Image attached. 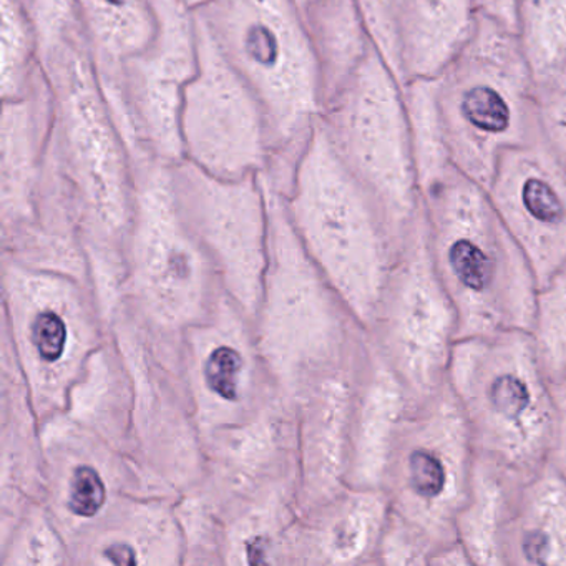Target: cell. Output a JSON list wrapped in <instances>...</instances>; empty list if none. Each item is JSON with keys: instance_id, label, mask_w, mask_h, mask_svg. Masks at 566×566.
I'll use <instances>...</instances> for the list:
<instances>
[{"instance_id": "6da1fadb", "label": "cell", "mask_w": 566, "mask_h": 566, "mask_svg": "<svg viewBox=\"0 0 566 566\" xmlns=\"http://www.w3.org/2000/svg\"><path fill=\"white\" fill-rule=\"evenodd\" d=\"M55 114L31 233L81 238L87 261L125 264L134 161L102 91L84 34L41 55Z\"/></svg>"}, {"instance_id": "7a4b0ae2", "label": "cell", "mask_w": 566, "mask_h": 566, "mask_svg": "<svg viewBox=\"0 0 566 566\" xmlns=\"http://www.w3.org/2000/svg\"><path fill=\"white\" fill-rule=\"evenodd\" d=\"M427 244L459 317V339L532 329L538 277L486 188L455 165L420 187Z\"/></svg>"}, {"instance_id": "3957f363", "label": "cell", "mask_w": 566, "mask_h": 566, "mask_svg": "<svg viewBox=\"0 0 566 566\" xmlns=\"http://www.w3.org/2000/svg\"><path fill=\"white\" fill-rule=\"evenodd\" d=\"M253 88L270 130L264 180L286 195L321 114L319 67L296 0H208L195 12Z\"/></svg>"}, {"instance_id": "277c9868", "label": "cell", "mask_w": 566, "mask_h": 566, "mask_svg": "<svg viewBox=\"0 0 566 566\" xmlns=\"http://www.w3.org/2000/svg\"><path fill=\"white\" fill-rule=\"evenodd\" d=\"M266 190L270 266L253 327L268 373L281 396L293 402L314 377L356 360L369 336L307 256L283 195L268 184Z\"/></svg>"}, {"instance_id": "5b68a950", "label": "cell", "mask_w": 566, "mask_h": 566, "mask_svg": "<svg viewBox=\"0 0 566 566\" xmlns=\"http://www.w3.org/2000/svg\"><path fill=\"white\" fill-rule=\"evenodd\" d=\"M283 197L307 256L367 329L400 247L319 122Z\"/></svg>"}, {"instance_id": "8992f818", "label": "cell", "mask_w": 566, "mask_h": 566, "mask_svg": "<svg viewBox=\"0 0 566 566\" xmlns=\"http://www.w3.org/2000/svg\"><path fill=\"white\" fill-rule=\"evenodd\" d=\"M447 382L476 457L520 480L552 460L555 403L528 331L457 340Z\"/></svg>"}, {"instance_id": "52a82bcc", "label": "cell", "mask_w": 566, "mask_h": 566, "mask_svg": "<svg viewBox=\"0 0 566 566\" xmlns=\"http://www.w3.org/2000/svg\"><path fill=\"white\" fill-rule=\"evenodd\" d=\"M432 81L450 160L489 187L500 157L536 135L535 78L518 38L480 15L465 48Z\"/></svg>"}, {"instance_id": "ba28073f", "label": "cell", "mask_w": 566, "mask_h": 566, "mask_svg": "<svg viewBox=\"0 0 566 566\" xmlns=\"http://www.w3.org/2000/svg\"><path fill=\"white\" fill-rule=\"evenodd\" d=\"M2 339L12 347L41 423L65 413L72 390L107 340L91 281L2 254Z\"/></svg>"}, {"instance_id": "9c48e42d", "label": "cell", "mask_w": 566, "mask_h": 566, "mask_svg": "<svg viewBox=\"0 0 566 566\" xmlns=\"http://www.w3.org/2000/svg\"><path fill=\"white\" fill-rule=\"evenodd\" d=\"M170 165L134 161V221L125 244V303L168 340L207 319L221 294L213 264L178 211Z\"/></svg>"}, {"instance_id": "30bf717a", "label": "cell", "mask_w": 566, "mask_h": 566, "mask_svg": "<svg viewBox=\"0 0 566 566\" xmlns=\"http://www.w3.org/2000/svg\"><path fill=\"white\" fill-rule=\"evenodd\" d=\"M317 122L402 250L422 218V190L403 87L376 48L324 102Z\"/></svg>"}, {"instance_id": "8fae6325", "label": "cell", "mask_w": 566, "mask_h": 566, "mask_svg": "<svg viewBox=\"0 0 566 566\" xmlns=\"http://www.w3.org/2000/svg\"><path fill=\"white\" fill-rule=\"evenodd\" d=\"M105 323L130 387L132 459L171 495L197 489L207 459L181 377L180 340L147 329L125 297Z\"/></svg>"}, {"instance_id": "7c38bea8", "label": "cell", "mask_w": 566, "mask_h": 566, "mask_svg": "<svg viewBox=\"0 0 566 566\" xmlns=\"http://www.w3.org/2000/svg\"><path fill=\"white\" fill-rule=\"evenodd\" d=\"M473 465L472 437L447 382L407 410L382 482L392 512L419 528L433 552L459 539L457 516L469 496Z\"/></svg>"}, {"instance_id": "4fadbf2b", "label": "cell", "mask_w": 566, "mask_h": 566, "mask_svg": "<svg viewBox=\"0 0 566 566\" xmlns=\"http://www.w3.org/2000/svg\"><path fill=\"white\" fill-rule=\"evenodd\" d=\"M367 336L402 384L410 406L446 386L459 317L433 266L423 211L397 254Z\"/></svg>"}, {"instance_id": "5bb4252c", "label": "cell", "mask_w": 566, "mask_h": 566, "mask_svg": "<svg viewBox=\"0 0 566 566\" xmlns=\"http://www.w3.org/2000/svg\"><path fill=\"white\" fill-rule=\"evenodd\" d=\"M154 39L101 85L132 161L175 165L185 158V91L200 67L197 15L181 0H154Z\"/></svg>"}, {"instance_id": "9a60e30c", "label": "cell", "mask_w": 566, "mask_h": 566, "mask_svg": "<svg viewBox=\"0 0 566 566\" xmlns=\"http://www.w3.org/2000/svg\"><path fill=\"white\" fill-rule=\"evenodd\" d=\"M178 211L221 290L254 323L270 266V200L261 175L227 180L187 158L168 168Z\"/></svg>"}, {"instance_id": "2e32d148", "label": "cell", "mask_w": 566, "mask_h": 566, "mask_svg": "<svg viewBox=\"0 0 566 566\" xmlns=\"http://www.w3.org/2000/svg\"><path fill=\"white\" fill-rule=\"evenodd\" d=\"M180 370L201 439L248 422L283 397L258 349L253 321L224 291L207 319L181 336Z\"/></svg>"}, {"instance_id": "e0dca14e", "label": "cell", "mask_w": 566, "mask_h": 566, "mask_svg": "<svg viewBox=\"0 0 566 566\" xmlns=\"http://www.w3.org/2000/svg\"><path fill=\"white\" fill-rule=\"evenodd\" d=\"M197 25L200 67L185 91L180 117L185 158L227 180L266 174L270 130L263 105L198 18Z\"/></svg>"}, {"instance_id": "ac0fdd59", "label": "cell", "mask_w": 566, "mask_h": 566, "mask_svg": "<svg viewBox=\"0 0 566 566\" xmlns=\"http://www.w3.org/2000/svg\"><path fill=\"white\" fill-rule=\"evenodd\" d=\"M45 509L74 548L125 495L178 496L158 485L127 453L62 413L42 423ZM74 565V563H72Z\"/></svg>"}, {"instance_id": "d6986e66", "label": "cell", "mask_w": 566, "mask_h": 566, "mask_svg": "<svg viewBox=\"0 0 566 566\" xmlns=\"http://www.w3.org/2000/svg\"><path fill=\"white\" fill-rule=\"evenodd\" d=\"M486 193L542 286L566 264V170L538 132L500 157Z\"/></svg>"}, {"instance_id": "ffe728a7", "label": "cell", "mask_w": 566, "mask_h": 566, "mask_svg": "<svg viewBox=\"0 0 566 566\" xmlns=\"http://www.w3.org/2000/svg\"><path fill=\"white\" fill-rule=\"evenodd\" d=\"M369 346L353 363L314 377L291 402L296 419L301 515L347 485L354 394Z\"/></svg>"}, {"instance_id": "44dd1931", "label": "cell", "mask_w": 566, "mask_h": 566, "mask_svg": "<svg viewBox=\"0 0 566 566\" xmlns=\"http://www.w3.org/2000/svg\"><path fill=\"white\" fill-rule=\"evenodd\" d=\"M207 479L218 500L237 499L277 483H297L296 419L280 397L248 422L203 439Z\"/></svg>"}, {"instance_id": "7402d4cb", "label": "cell", "mask_w": 566, "mask_h": 566, "mask_svg": "<svg viewBox=\"0 0 566 566\" xmlns=\"http://www.w3.org/2000/svg\"><path fill=\"white\" fill-rule=\"evenodd\" d=\"M54 94L44 67L28 91L2 101L0 120V217L2 247L31 233L54 127Z\"/></svg>"}, {"instance_id": "603a6c76", "label": "cell", "mask_w": 566, "mask_h": 566, "mask_svg": "<svg viewBox=\"0 0 566 566\" xmlns=\"http://www.w3.org/2000/svg\"><path fill=\"white\" fill-rule=\"evenodd\" d=\"M177 499L125 495L72 548L74 565H184Z\"/></svg>"}, {"instance_id": "cb8c5ba5", "label": "cell", "mask_w": 566, "mask_h": 566, "mask_svg": "<svg viewBox=\"0 0 566 566\" xmlns=\"http://www.w3.org/2000/svg\"><path fill=\"white\" fill-rule=\"evenodd\" d=\"M389 513L386 490L344 486L301 515L294 565L376 566Z\"/></svg>"}, {"instance_id": "d4e9b609", "label": "cell", "mask_w": 566, "mask_h": 566, "mask_svg": "<svg viewBox=\"0 0 566 566\" xmlns=\"http://www.w3.org/2000/svg\"><path fill=\"white\" fill-rule=\"evenodd\" d=\"M44 490L42 423L12 347L2 339V533L42 503Z\"/></svg>"}, {"instance_id": "484cf974", "label": "cell", "mask_w": 566, "mask_h": 566, "mask_svg": "<svg viewBox=\"0 0 566 566\" xmlns=\"http://www.w3.org/2000/svg\"><path fill=\"white\" fill-rule=\"evenodd\" d=\"M409 407L402 384L370 344L354 394L347 485L382 489L390 447Z\"/></svg>"}, {"instance_id": "4316f807", "label": "cell", "mask_w": 566, "mask_h": 566, "mask_svg": "<svg viewBox=\"0 0 566 566\" xmlns=\"http://www.w3.org/2000/svg\"><path fill=\"white\" fill-rule=\"evenodd\" d=\"M502 549L505 566H566V473L552 460L516 489Z\"/></svg>"}, {"instance_id": "83f0119b", "label": "cell", "mask_w": 566, "mask_h": 566, "mask_svg": "<svg viewBox=\"0 0 566 566\" xmlns=\"http://www.w3.org/2000/svg\"><path fill=\"white\" fill-rule=\"evenodd\" d=\"M475 0H399L400 84L436 78L479 24Z\"/></svg>"}, {"instance_id": "f1b7e54d", "label": "cell", "mask_w": 566, "mask_h": 566, "mask_svg": "<svg viewBox=\"0 0 566 566\" xmlns=\"http://www.w3.org/2000/svg\"><path fill=\"white\" fill-rule=\"evenodd\" d=\"M301 12L319 67L324 104L360 67L374 44L356 0H311Z\"/></svg>"}, {"instance_id": "f546056e", "label": "cell", "mask_w": 566, "mask_h": 566, "mask_svg": "<svg viewBox=\"0 0 566 566\" xmlns=\"http://www.w3.org/2000/svg\"><path fill=\"white\" fill-rule=\"evenodd\" d=\"M522 482L475 455L469 496L457 516V538L465 546L473 566H505L503 533Z\"/></svg>"}, {"instance_id": "4dcf8cb0", "label": "cell", "mask_w": 566, "mask_h": 566, "mask_svg": "<svg viewBox=\"0 0 566 566\" xmlns=\"http://www.w3.org/2000/svg\"><path fill=\"white\" fill-rule=\"evenodd\" d=\"M101 84L125 59L147 48L157 31L154 0H75Z\"/></svg>"}, {"instance_id": "1f68e13d", "label": "cell", "mask_w": 566, "mask_h": 566, "mask_svg": "<svg viewBox=\"0 0 566 566\" xmlns=\"http://www.w3.org/2000/svg\"><path fill=\"white\" fill-rule=\"evenodd\" d=\"M516 38L536 82L566 72V0H520Z\"/></svg>"}, {"instance_id": "d6a6232c", "label": "cell", "mask_w": 566, "mask_h": 566, "mask_svg": "<svg viewBox=\"0 0 566 566\" xmlns=\"http://www.w3.org/2000/svg\"><path fill=\"white\" fill-rule=\"evenodd\" d=\"M42 64L39 41L24 0H0V95L2 101L28 91Z\"/></svg>"}, {"instance_id": "836d02e7", "label": "cell", "mask_w": 566, "mask_h": 566, "mask_svg": "<svg viewBox=\"0 0 566 566\" xmlns=\"http://www.w3.org/2000/svg\"><path fill=\"white\" fill-rule=\"evenodd\" d=\"M2 565H72L71 548L44 503H35L2 533Z\"/></svg>"}, {"instance_id": "e575fe53", "label": "cell", "mask_w": 566, "mask_h": 566, "mask_svg": "<svg viewBox=\"0 0 566 566\" xmlns=\"http://www.w3.org/2000/svg\"><path fill=\"white\" fill-rule=\"evenodd\" d=\"M533 347L549 382L566 376V264L536 294Z\"/></svg>"}, {"instance_id": "d590c367", "label": "cell", "mask_w": 566, "mask_h": 566, "mask_svg": "<svg viewBox=\"0 0 566 566\" xmlns=\"http://www.w3.org/2000/svg\"><path fill=\"white\" fill-rule=\"evenodd\" d=\"M536 132L566 170V72L535 84Z\"/></svg>"}, {"instance_id": "8d00e7d4", "label": "cell", "mask_w": 566, "mask_h": 566, "mask_svg": "<svg viewBox=\"0 0 566 566\" xmlns=\"http://www.w3.org/2000/svg\"><path fill=\"white\" fill-rule=\"evenodd\" d=\"M433 546L419 528L390 509L376 566H429Z\"/></svg>"}, {"instance_id": "74e56055", "label": "cell", "mask_w": 566, "mask_h": 566, "mask_svg": "<svg viewBox=\"0 0 566 566\" xmlns=\"http://www.w3.org/2000/svg\"><path fill=\"white\" fill-rule=\"evenodd\" d=\"M39 41V59L62 42L84 34L75 0H24Z\"/></svg>"}, {"instance_id": "f35d334b", "label": "cell", "mask_w": 566, "mask_h": 566, "mask_svg": "<svg viewBox=\"0 0 566 566\" xmlns=\"http://www.w3.org/2000/svg\"><path fill=\"white\" fill-rule=\"evenodd\" d=\"M356 6L374 48L400 82L399 0H356Z\"/></svg>"}, {"instance_id": "ab89813d", "label": "cell", "mask_w": 566, "mask_h": 566, "mask_svg": "<svg viewBox=\"0 0 566 566\" xmlns=\"http://www.w3.org/2000/svg\"><path fill=\"white\" fill-rule=\"evenodd\" d=\"M555 403L556 433L552 462L566 473V376L549 382Z\"/></svg>"}, {"instance_id": "60d3db41", "label": "cell", "mask_w": 566, "mask_h": 566, "mask_svg": "<svg viewBox=\"0 0 566 566\" xmlns=\"http://www.w3.org/2000/svg\"><path fill=\"white\" fill-rule=\"evenodd\" d=\"M482 18L490 19L510 31H516V11L520 0H475Z\"/></svg>"}, {"instance_id": "b9f144b4", "label": "cell", "mask_w": 566, "mask_h": 566, "mask_svg": "<svg viewBox=\"0 0 566 566\" xmlns=\"http://www.w3.org/2000/svg\"><path fill=\"white\" fill-rule=\"evenodd\" d=\"M429 566H473V563L465 546L460 543V539H455L437 548L430 558Z\"/></svg>"}, {"instance_id": "7bdbcfd3", "label": "cell", "mask_w": 566, "mask_h": 566, "mask_svg": "<svg viewBox=\"0 0 566 566\" xmlns=\"http://www.w3.org/2000/svg\"><path fill=\"white\" fill-rule=\"evenodd\" d=\"M181 2L193 12L200 11L201 8L208 4V0H181Z\"/></svg>"}, {"instance_id": "ee69618b", "label": "cell", "mask_w": 566, "mask_h": 566, "mask_svg": "<svg viewBox=\"0 0 566 566\" xmlns=\"http://www.w3.org/2000/svg\"><path fill=\"white\" fill-rule=\"evenodd\" d=\"M297 4H300V8L303 9L304 6L307 4V2H311V0H296Z\"/></svg>"}]
</instances>
